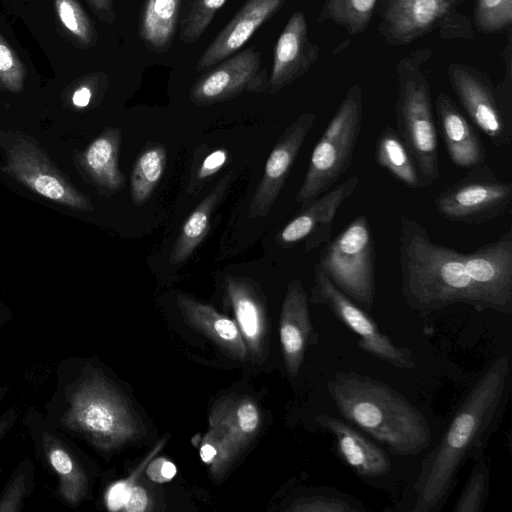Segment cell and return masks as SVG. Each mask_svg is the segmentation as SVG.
Listing matches in <instances>:
<instances>
[{"label": "cell", "mask_w": 512, "mask_h": 512, "mask_svg": "<svg viewBox=\"0 0 512 512\" xmlns=\"http://www.w3.org/2000/svg\"><path fill=\"white\" fill-rule=\"evenodd\" d=\"M93 6L98 10L110 11L112 0H90Z\"/></svg>", "instance_id": "ee69618b"}, {"label": "cell", "mask_w": 512, "mask_h": 512, "mask_svg": "<svg viewBox=\"0 0 512 512\" xmlns=\"http://www.w3.org/2000/svg\"><path fill=\"white\" fill-rule=\"evenodd\" d=\"M463 263L488 310L512 314V229L492 243L463 253Z\"/></svg>", "instance_id": "4fadbf2b"}, {"label": "cell", "mask_w": 512, "mask_h": 512, "mask_svg": "<svg viewBox=\"0 0 512 512\" xmlns=\"http://www.w3.org/2000/svg\"><path fill=\"white\" fill-rule=\"evenodd\" d=\"M166 162V148L161 144H149L139 154L130 178L131 198L136 205L150 198L164 174Z\"/></svg>", "instance_id": "f1b7e54d"}, {"label": "cell", "mask_w": 512, "mask_h": 512, "mask_svg": "<svg viewBox=\"0 0 512 512\" xmlns=\"http://www.w3.org/2000/svg\"><path fill=\"white\" fill-rule=\"evenodd\" d=\"M308 299L313 304L327 306L358 337L359 347L367 353L396 368L415 367L411 351L397 346L382 333L367 311L335 287L317 265L314 266V285Z\"/></svg>", "instance_id": "9c48e42d"}, {"label": "cell", "mask_w": 512, "mask_h": 512, "mask_svg": "<svg viewBox=\"0 0 512 512\" xmlns=\"http://www.w3.org/2000/svg\"><path fill=\"white\" fill-rule=\"evenodd\" d=\"M92 99V90L87 85L78 87L72 95V104L77 108L87 107Z\"/></svg>", "instance_id": "7bdbcfd3"}, {"label": "cell", "mask_w": 512, "mask_h": 512, "mask_svg": "<svg viewBox=\"0 0 512 512\" xmlns=\"http://www.w3.org/2000/svg\"><path fill=\"white\" fill-rule=\"evenodd\" d=\"M228 151L219 148L209 153L198 167L189 185L190 192H197L203 183L215 175L226 163Z\"/></svg>", "instance_id": "74e56055"}, {"label": "cell", "mask_w": 512, "mask_h": 512, "mask_svg": "<svg viewBox=\"0 0 512 512\" xmlns=\"http://www.w3.org/2000/svg\"><path fill=\"white\" fill-rule=\"evenodd\" d=\"M327 389L341 415L390 452L411 456L430 445L426 417L387 384L356 372H338Z\"/></svg>", "instance_id": "3957f363"}, {"label": "cell", "mask_w": 512, "mask_h": 512, "mask_svg": "<svg viewBox=\"0 0 512 512\" xmlns=\"http://www.w3.org/2000/svg\"><path fill=\"white\" fill-rule=\"evenodd\" d=\"M375 160L380 167L411 188L428 186L420 175L409 149L395 128L385 127L379 134Z\"/></svg>", "instance_id": "83f0119b"}, {"label": "cell", "mask_w": 512, "mask_h": 512, "mask_svg": "<svg viewBox=\"0 0 512 512\" xmlns=\"http://www.w3.org/2000/svg\"><path fill=\"white\" fill-rule=\"evenodd\" d=\"M243 450L224 432L209 427L201 446L200 457L209 467L211 476L222 479Z\"/></svg>", "instance_id": "4dcf8cb0"}, {"label": "cell", "mask_w": 512, "mask_h": 512, "mask_svg": "<svg viewBox=\"0 0 512 512\" xmlns=\"http://www.w3.org/2000/svg\"><path fill=\"white\" fill-rule=\"evenodd\" d=\"M308 301L302 282L293 279L282 303L279 325L284 362L291 377L299 373L306 349L314 337Z\"/></svg>", "instance_id": "ffe728a7"}, {"label": "cell", "mask_w": 512, "mask_h": 512, "mask_svg": "<svg viewBox=\"0 0 512 512\" xmlns=\"http://www.w3.org/2000/svg\"><path fill=\"white\" fill-rule=\"evenodd\" d=\"M435 107L441 136L452 163L466 169L486 163L481 139L454 101L445 92H439Z\"/></svg>", "instance_id": "7402d4cb"}, {"label": "cell", "mask_w": 512, "mask_h": 512, "mask_svg": "<svg viewBox=\"0 0 512 512\" xmlns=\"http://www.w3.org/2000/svg\"><path fill=\"white\" fill-rule=\"evenodd\" d=\"M121 132L106 128L84 150L80 158L82 170L91 182L105 193L122 189L125 177L119 169Z\"/></svg>", "instance_id": "cb8c5ba5"}, {"label": "cell", "mask_w": 512, "mask_h": 512, "mask_svg": "<svg viewBox=\"0 0 512 512\" xmlns=\"http://www.w3.org/2000/svg\"><path fill=\"white\" fill-rule=\"evenodd\" d=\"M318 57L319 47L309 38L306 17L296 10L276 42L266 92L276 94L303 77Z\"/></svg>", "instance_id": "e0dca14e"}, {"label": "cell", "mask_w": 512, "mask_h": 512, "mask_svg": "<svg viewBox=\"0 0 512 512\" xmlns=\"http://www.w3.org/2000/svg\"><path fill=\"white\" fill-rule=\"evenodd\" d=\"M25 78V68L16 53L0 35V82L12 92H20Z\"/></svg>", "instance_id": "8d00e7d4"}, {"label": "cell", "mask_w": 512, "mask_h": 512, "mask_svg": "<svg viewBox=\"0 0 512 512\" xmlns=\"http://www.w3.org/2000/svg\"><path fill=\"white\" fill-rule=\"evenodd\" d=\"M359 182L358 175H353L301 208L302 210L280 231L279 245L288 248L305 240V250L309 252L329 242L337 211L344 201L352 196Z\"/></svg>", "instance_id": "2e32d148"}, {"label": "cell", "mask_w": 512, "mask_h": 512, "mask_svg": "<svg viewBox=\"0 0 512 512\" xmlns=\"http://www.w3.org/2000/svg\"><path fill=\"white\" fill-rule=\"evenodd\" d=\"M3 171L60 205L85 212L94 209L90 199L60 173L30 138L20 137L7 149Z\"/></svg>", "instance_id": "8fae6325"}, {"label": "cell", "mask_w": 512, "mask_h": 512, "mask_svg": "<svg viewBox=\"0 0 512 512\" xmlns=\"http://www.w3.org/2000/svg\"><path fill=\"white\" fill-rule=\"evenodd\" d=\"M146 471L148 477L158 483L171 480L177 472L175 465L164 458H157L149 462Z\"/></svg>", "instance_id": "ab89813d"}, {"label": "cell", "mask_w": 512, "mask_h": 512, "mask_svg": "<svg viewBox=\"0 0 512 512\" xmlns=\"http://www.w3.org/2000/svg\"><path fill=\"white\" fill-rule=\"evenodd\" d=\"M144 463H142L141 468L144 467ZM139 468L137 471L133 473V475L127 479L126 481H120L115 483L109 490L107 494V504L111 510H120L122 509L127 495L134 485V479L138 475Z\"/></svg>", "instance_id": "f35d334b"}, {"label": "cell", "mask_w": 512, "mask_h": 512, "mask_svg": "<svg viewBox=\"0 0 512 512\" xmlns=\"http://www.w3.org/2000/svg\"><path fill=\"white\" fill-rule=\"evenodd\" d=\"M226 301L231 306L236 324L248 354L260 361L265 356L268 321L265 301L254 282L247 277H225Z\"/></svg>", "instance_id": "d6986e66"}, {"label": "cell", "mask_w": 512, "mask_h": 512, "mask_svg": "<svg viewBox=\"0 0 512 512\" xmlns=\"http://www.w3.org/2000/svg\"><path fill=\"white\" fill-rule=\"evenodd\" d=\"M447 75L461 106L472 122L494 146H510L512 107L504 103L489 77L458 62L449 65Z\"/></svg>", "instance_id": "30bf717a"}, {"label": "cell", "mask_w": 512, "mask_h": 512, "mask_svg": "<svg viewBox=\"0 0 512 512\" xmlns=\"http://www.w3.org/2000/svg\"><path fill=\"white\" fill-rule=\"evenodd\" d=\"M510 390V358L502 355L470 389L439 443L422 461L412 486V512H436L443 508L461 468L484 453L498 429Z\"/></svg>", "instance_id": "6da1fadb"}, {"label": "cell", "mask_w": 512, "mask_h": 512, "mask_svg": "<svg viewBox=\"0 0 512 512\" xmlns=\"http://www.w3.org/2000/svg\"><path fill=\"white\" fill-rule=\"evenodd\" d=\"M316 423L335 440L343 461L362 478H379L390 472L391 462L385 450L339 418L320 414Z\"/></svg>", "instance_id": "44dd1931"}, {"label": "cell", "mask_w": 512, "mask_h": 512, "mask_svg": "<svg viewBox=\"0 0 512 512\" xmlns=\"http://www.w3.org/2000/svg\"><path fill=\"white\" fill-rule=\"evenodd\" d=\"M209 427L221 430L244 450L260 430V408L248 396L222 398L210 411Z\"/></svg>", "instance_id": "d4e9b609"}, {"label": "cell", "mask_w": 512, "mask_h": 512, "mask_svg": "<svg viewBox=\"0 0 512 512\" xmlns=\"http://www.w3.org/2000/svg\"><path fill=\"white\" fill-rule=\"evenodd\" d=\"M430 56V50L422 49L399 61L396 100V130L428 186L440 177L438 137L430 85L422 70Z\"/></svg>", "instance_id": "277c9868"}, {"label": "cell", "mask_w": 512, "mask_h": 512, "mask_svg": "<svg viewBox=\"0 0 512 512\" xmlns=\"http://www.w3.org/2000/svg\"><path fill=\"white\" fill-rule=\"evenodd\" d=\"M315 121L316 114L306 111L285 129L267 158L249 204V218L264 217L270 212Z\"/></svg>", "instance_id": "9a60e30c"}, {"label": "cell", "mask_w": 512, "mask_h": 512, "mask_svg": "<svg viewBox=\"0 0 512 512\" xmlns=\"http://www.w3.org/2000/svg\"><path fill=\"white\" fill-rule=\"evenodd\" d=\"M286 0H246L200 56L196 70L203 72L236 53L284 5Z\"/></svg>", "instance_id": "ac0fdd59"}, {"label": "cell", "mask_w": 512, "mask_h": 512, "mask_svg": "<svg viewBox=\"0 0 512 512\" xmlns=\"http://www.w3.org/2000/svg\"><path fill=\"white\" fill-rule=\"evenodd\" d=\"M316 265L335 287L362 309H372L376 290V253L365 215H358L326 243Z\"/></svg>", "instance_id": "8992f818"}, {"label": "cell", "mask_w": 512, "mask_h": 512, "mask_svg": "<svg viewBox=\"0 0 512 512\" xmlns=\"http://www.w3.org/2000/svg\"><path fill=\"white\" fill-rule=\"evenodd\" d=\"M474 22L483 33H497L512 23V0H477Z\"/></svg>", "instance_id": "e575fe53"}, {"label": "cell", "mask_w": 512, "mask_h": 512, "mask_svg": "<svg viewBox=\"0 0 512 512\" xmlns=\"http://www.w3.org/2000/svg\"><path fill=\"white\" fill-rule=\"evenodd\" d=\"M473 461L453 512H482L485 508L490 487V459L482 453Z\"/></svg>", "instance_id": "d6a6232c"}, {"label": "cell", "mask_w": 512, "mask_h": 512, "mask_svg": "<svg viewBox=\"0 0 512 512\" xmlns=\"http://www.w3.org/2000/svg\"><path fill=\"white\" fill-rule=\"evenodd\" d=\"M435 207L444 218L465 224H483L511 209L512 184L497 178L484 163L469 169L435 197Z\"/></svg>", "instance_id": "52a82bcc"}, {"label": "cell", "mask_w": 512, "mask_h": 512, "mask_svg": "<svg viewBox=\"0 0 512 512\" xmlns=\"http://www.w3.org/2000/svg\"><path fill=\"white\" fill-rule=\"evenodd\" d=\"M183 0H146L139 20V36L154 52L167 51L179 24Z\"/></svg>", "instance_id": "4316f807"}, {"label": "cell", "mask_w": 512, "mask_h": 512, "mask_svg": "<svg viewBox=\"0 0 512 512\" xmlns=\"http://www.w3.org/2000/svg\"><path fill=\"white\" fill-rule=\"evenodd\" d=\"M203 73L192 84L189 99L196 106L230 100L243 92L267 91L268 76L262 67L261 53L247 47Z\"/></svg>", "instance_id": "7c38bea8"}, {"label": "cell", "mask_w": 512, "mask_h": 512, "mask_svg": "<svg viewBox=\"0 0 512 512\" xmlns=\"http://www.w3.org/2000/svg\"><path fill=\"white\" fill-rule=\"evenodd\" d=\"M53 467L61 474H69L73 469V464L67 453L61 449H55L50 455Z\"/></svg>", "instance_id": "b9f144b4"}, {"label": "cell", "mask_w": 512, "mask_h": 512, "mask_svg": "<svg viewBox=\"0 0 512 512\" xmlns=\"http://www.w3.org/2000/svg\"><path fill=\"white\" fill-rule=\"evenodd\" d=\"M362 115V89L359 84H354L311 153L307 172L295 198L301 208L329 190L351 165L361 132Z\"/></svg>", "instance_id": "5b68a950"}, {"label": "cell", "mask_w": 512, "mask_h": 512, "mask_svg": "<svg viewBox=\"0 0 512 512\" xmlns=\"http://www.w3.org/2000/svg\"><path fill=\"white\" fill-rule=\"evenodd\" d=\"M55 8L62 25L84 44L95 41L94 28L76 0H55Z\"/></svg>", "instance_id": "d590c367"}, {"label": "cell", "mask_w": 512, "mask_h": 512, "mask_svg": "<svg viewBox=\"0 0 512 512\" xmlns=\"http://www.w3.org/2000/svg\"><path fill=\"white\" fill-rule=\"evenodd\" d=\"M231 181L232 173L224 175L189 215L172 248V265L184 263L205 238L212 215L229 190Z\"/></svg>", "instance_id": "484cf974"}, {"label": "cell", "mask_w": 512, "mask_h": 512, "mask_svg": "<svg viewBox=\"0 0 512 512\" xmlns=\"http://www.w3.org/2000/svg\"><path fill=\"white\" fill-rule=\"evenodd\" d=\"M78 417L85 429L109 448L136 440L142 433L141 425L126 401L100 383L81 398Z\"/></svg>", "instance_id": "5bb4252c"}, {"label": "cell", "mask_w": 512, "mask_h": 512, "mask_svg": "<svg viewBox=\"0 0 512 512\" xmlns=\"http://www.w3.org/2000/svg\"><path fill=\"white\" fill-rule=\"evenodd\" d=\"M398 255L401 293L413 310L426 315L459 303L488 310L465 269L463 253L434 242L425 227L407 216L400 217Z\"/></svg>", "instance_id": "7a4b0ae2"}, {"label": "cell", "mask_w": 512, "mask_h": 512, "mask_svg": "<svg viewBox=\"0 0 512 512\" xmlns=\"http://www.w3.org/2000/svg\"><path fill=\"white\" fill-rule=\"evenodd\" d=\"M377 0H326L319 21L331 20L343 26L348 34L362 33L369 25Z\"/></svg>", "instance_id": "f546056e"}, {"label": "cell", "mask_w": 512, "mask_h": 512, "mask_svg": "<svg viewBox=\"0 0 512 512\" xmlns=\"http://www.w3.org/2000/svg\"><path fill=\"white\" fill-rule=\"evenodd\" d=\"M227 0H185L179 19V37L185 44L196 42Z\"/></svg>", "instance_id": "836d02e7"}, {"label": "cell", "mask_w": 512, "mask_h": 512, "mask_svg": "<svg viewBox=\"0 0 512 512\" xmlns=\"http://www.w3.org/2000/svg\"><path fill=\"white\" fill-rule=\"evenodd\" d=\"M148 505L149 498L146 490L142 486L133 485L122 509L126 512H144L147 511Z\"/></svg>", "instance_id": "60d3db41"}, {"label": "cell", "mask_w": 512, "mask_h": 512, "mask_svg": "<svg viewBox=\"0 0 512 512\" xmlns=\"http://www.w3.org/2000/svg\"><path fill=\"white\" fill-rule=\"evenodd\" d=\"M459 0H387L379 31L390 45H406L440 28L445 38L471 35L466 18L456 12ZM469 38V37H468Z\"/></svg>", "instance_id": "ba28073f"}, {"label": "cell", "mask_w": 512, "mask_h": 512, "mask_svg": "<svg viewBox=\"0 0 512 512\" xmlns=\"http://www.w3.org/2000/svg\"><path fill=\"white\" fill-rule=\"evenodd\" d=\"M176 303L185 320L205 334L222 350L237 360H245L248 351L235 321L214 307L189 296L178 294Z\"/></svg>", "instance_id": "603a6c76"}, {"label": "cell", "mask_w": 512, "mask_h": 512, "mask_svg": "<svg viewBox=\"0 0 512 512\" xmlns=\"http://www.w3.org/2000/svg\"><path fill=\"white\" fill-rule=\"evenodd\" d=\"M287 511L294 512H362L363 504L355 497L332 488H318L295 498Z\"/></svg>", "instance_id": "1f68e13d"}]
</instances>
